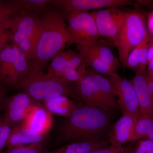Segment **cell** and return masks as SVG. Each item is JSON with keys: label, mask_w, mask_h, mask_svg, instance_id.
<instances>
[{"label": "cell", "mask_w": 153, "mask_h": 153, "mask_svg": "<svg viewBox=\"0 0 153 153\" xmlns=\"http://www.w3.org/2000/svg\"><path fill=\"white\" fill-rule=\"evenodd\" d=\"M63 16L57 9L44 10L36 32L34 57L31 61L35 68L43 71L67 45L74 44Z\"/></svg>", "instance_id": "1"}, {"label": "cell", "mask_w": 153, "mask_h": 153, "mask_svg": "<svg viewBox=\"0 0 153 153\" xmlns=\"http://www.w3.org/2000/svg\"><path fill=\"white\" fill-rule=\"evenodd\" d=\"M108 112L85 104L75 105L61 127L63 140L68 142L95 139L94 137L107 127Z\"/></svg>", "instance_id": "2"}, {"label": "cell", "mask_w": 153, "mask_h": 153, "mask_svg": "<svg viewBox=\"0 0 153 153\" xmlns=\"http://www.w3.org/2000/svg\"><path fill=\"white\" fill-rule=\"evenodd\" d=\"M17 86L21 92L39 102L60 96L80 100L76 83L63 82L31 64L27 73L19 79Z\"/></svg>", "instance_id": "3"}, {"label": "cell", "mask_w": 153, "mask_h": 153, "mask_svg": "<svg viewBox=\"0 0 153 153\" xmlns=\"http://www.w3.org/2000/svg\"><path fill=\"white\" fill-rule=\"evenodd\" d=\"M76 84L79 98L85 105L108 112L118 108L113 86L109 78L92 68L86 69Z\"/></svg>", "instance_id": "4"}, {"label": "cell", "mask_w": 153, "mask_h": 153, "mask_svg": "<svg viewBox=\"0 0 153 153\" xmlns=\"http://www.w3.org/2000/svg\"><path fill=\"white\" fill-rule=\"evenodd\" d=\"M41 17L37 12H20L7 22L11 43L22 51L28 60L34 57L35 38Z\"/></svg>", "instance_id": "5"}, {"label": "cell", "mask_w": 153, "mask_h": 153, "mask_svg": "<svg viewBox=\"0 0 153 153\" xmlns=\"http://www.w3.org/2000/svg\"><path fill=\"white\" fill-rule=\"evenodd\" d=\"M148 34L144 17L137 12H127L124 22L113 43L118 51L120 61L127 67L132 51Z\"/></svg>", "instance_id": "6"}, {"label": "cell", "mask_w": 153, "mask_h": 153, "mask_svg": "<svg viewBox=\"0 0 153 153\" xmlns=\"http://www.w3.org/2000/svg\"><path fill=\"white\" fill-rule=\"evenodd\" d=\"M31 65L25 54L12 43L0 53V82L4 86L17 85Z\"/></svg>", "instance_id": "7"}, {"label": "cell", "mask_w": 153, "mask_h": 153, "mask_svg": "<svg viewBox=\"0 0 153 153\" xmlns=\"http://www.w3.org/2000/svg\"><path fill=\"white\" fill-rule=\"evenodd\" d=\"M64 15L78 52H83L99 42L100 36L90 13L72 12Z\"/></svg>", "instance_id": "8"}, {"label": "cell", "mask_w": 153, "mask_h": 153, "mask_svg": "<svg viewBox=\"0 0 153 153\" xmlns=\"http://www.w3.org/2000/svg\"><path fill=\"white\" fill-rule=\"evenodd\" d=\"M38 105L40 102L22 92L6 97L2 106L4 110L3 118L11 128H13L22 125L30 111Z\"/></svg>", "instance_id": "9"}, {"label": "cell", "mask_w": 153, "mask_h": 153, "mask_svg": "<svg viewBox=\"0 0 153 153\" xmlns=\"http://www.w3.org/2000/svg\"><path fill=\"white\" fill-rule=\"evenodd\" d=\"M126 12L117 7L97 10L90 13L100 36L113 42L123 25Z\"/></svg>", "instance_id": "10"}, {"label": "cell", "mask_w": 153, "mask_h": 153, "mask_svg": "<svg viewBox=\"0 0 153 153\" xmlns=\"http://www.w3.org/2000/svg\"><path fill=\"white\" fill-rule=\"evenodd\" d=\"M112 83L119 108L123 114L139 115V104L134 88L131 80L121 77L117 73L108 76Z\"/></svg>", "instance_id": "11"}, {"label": "cell", "mask_w": 153, "mask_h": 153, "mask_svg": "<svg viewBox=\"0 0 153 153\" xmlns=\"http://www.w3.org/2000/svg\"><path fill=\"white\" fill-rule=\"evenodd\" d=\"M51 4L62 10L64 15L72 12H88L133 4L130 0H54ZM50 3V4H51Z\"/></svg>", "instance_id": "12"}, {"label": "cell", "mask_w": 153, "mask_h": 153, "mask_svg": "<svg viewBox=\"0 0 153 153\" xmlns=\"http://www.w3.org/2000/svg\"><path fill=\"white\" fill-rule=\"evenodd\" d=\"M84 63V57L79 52L70 49L63 50L56 55L48 65L47 74L59 79L66 72L78 69Z\"/></svg>", "instance_id": "13"}, {"label": "cell", "mask_w": 153, "mask_h": 153, "mask_svg": "<svg viewBox=\"0 0 153 153\" xmlns=\"http://www.w3.org/2000/svg\"><path fill=\"white\" fill-rule=\"evenodd\" d=\"M138 115L124 113L114 123L109 136L111 145L122 146L131 141L137 117Z\"/></svg>", "instance_id": "14"}, {"label": "cell", "mask_w": 153, "mask_h": 153, "mask_svg": "<svg viewBox=\"0 0 153 153\" xmlns=\"http://www.w3.org/2000/svg\"><path fill=\"white\" fill-rule=\"evenodd\" d=\"M52 123L51 113L38 105L30 111L22 124L33 133L44 135L50 130Z\"/></svg>", "instance_id": "15"}, {"label": "cell", "mask_w": 153, "mask_h": 153, "mask_svg": "<svg viewBox=\"0 0 153 153\" xmlns=\"http://www.w3.org/2000/svg\"><path fill=\"white\" fill-rule=\"evenodd\" d=\"M147 74L137 73L131 81L133 84L139 104L140 114H153V100L148 91Z\"/></svg>", "instance_id": "16"}, {"label": "cell", "mask_w": 153, "mask_h": 153, "mask_svg": "<svg viewBox=\"0 0 153 153\" xmlns=\"http://www.w3.org/2000/svg\"><path fill=\"white\" fill-rule=\"evenodd\" d=\"M46 135L33 133L23 124L11 128L6 147L17 145H29L46 142Z\"/></svg>", "instance_id": "17"}, {"label": "cell", "mask_w": 153, "mask_h": 153, "mask_svg": "<svg viewBox=\"0 0 153 153\" xmlns=\"http://www.w3.org/2000/svg\"><path fill=\"white\" fill-rule=\"evenodd\" d=\"M109 142L97 139L71 143L57 149L44 153H89L108 146Z\"/></svg>", "instance_id": "18"}, {"label": "cell", "mask_w": 153, "mask_h": 153, "mask_svg": "<svg viewBox=\"0 0 153 153\" xmlns=\"http://www.w3.org/2000/svg\"><path fill=\"white\" fill-rule=\"evenodd\" d=\"M44 103L49 112L66 117L69 116L75 105L68 97L64 96L51 99Z\"/></svg>", "instance_id": "19"}, {"label": "cell", "mask_w": 153, "mask_h": 153, "mask_svg": "<svg viewBox=\"0 0 153 153\" xmlns=\"http://www.w3.org/2000/svg\"><path fill=\"white\" fill-rule=\"evenodd\" d=\"M24 11H27L26 0H0V25Z\"/></svg>", "instance_id": "20"}, {"label": "cell", "mask_w": 153, "mask_h": 153, "mask_svg": "<svg viewBox=\"0 0 153 153\" xmlns=\"http://www.w3.org/2000/svg\"><path fill=\"white\" fill-rule=\"evenodd\" d=\"M85 53L95 55L116 69H117L120 66L119 60L113 55L111 49L99 42L80 53L82 54Z\"/></svg>", "instance_id": "21"}, {"label": "cell", "mask_w": 153, "mask_h": 153, "mask_svg": "<svg viewBox=\"0 0 153 153\" xmlns=\"http://www.w3.org/2000/svg\"><path fill=\"white\" fill-rule=\"evenodd\" d=\"M153 124V114H140L137 117L131 141L146 138Z\"/></svg>", "instance_id": "22"}, {"label": "cell", "mask_w": 153, "mask_h": 153, "mask_svg": "<svg viewBox=\"0 0 153 153\" xmlns=\"http://www.w3.org/2000/svg\"><path fill=\"white\" fill-rule=\"evenodd\" d=\"M81 55L84 57L87 66H91L92 69L99 74L110 76L117 73V69L108 65L95 55L88 53H83Z\"/></svg>", "instance_id": "23"}, {"label": "cell", "mask_w": 153, "mask_h": 153, "mask_svg": "<svg viewBox=\"0 0 153 153\" xmlns=\"http://www.w3.org/2000/svg\"><path fill=\"white\" fill-rule=\"evenodd\" d=\"M46 142L29 145H17L8 147L3 153H44Z\"/></svg>", "instance_id": "24"}, {"label": "cell", "mask_w": 153, "mask_h": 153, "mask_svg": "<svg viewBox=\"0 0 153 153\" xmlns=\"http://www.w3.org/2000/svg\"><path fill=\"white\" fill-rule=\"evenodd\" d=\"M142 42L132 51L128 59L127 67L137 72L139 70L140 65V52Z\"/></svg>", "instance_id": "25"}, {"label": "cell", "mask_w": 153, "mask_h": 153, "mask_svg": "<svg viewBox=\"0 0 153 153\" xmlns=\"http://www.w3.org/2000/svg\"><path fill=\"white\" fill-rule=\"evenodd\" d=\"M150 38L149 34L145 37L142 42L140 52V65L139 70L137 73L144 71L146 65H147V53L148 49L149 48ZM136 73V74H137Z\"/></svg>", "instance_id": "26"}, {"label": "cell", "mask_w": 153, "mask_h": 153, "mask_svg": "<svg viewBox=\"0 0 153 153\" xmlns=\"http://www.w3.org/2000/svg\"><path fill=\"white\" fill-rule=\"evenodd\" d=\"M11 130V128L6 123L3 116L0 117V153H1L3 148L6 147Z\"/></svg>", "instance_id": "27"}, {"label": "cell", "mask_w": 153, "mask_h": 153, "mask_svg": "<svg viewBox=\"0 0 153 153\" xmlns=\"http://www.w3.org/2000/svg\"><path fill=\"white\" fill-rule=\"evenodd\" d=\"M133 153H153V141L146 139L139 140L133 148Z\"/></svg>", "instance_id": "28"}, {"label": "cell", "mask_w": 153, "mask_h": 153, "mask_svg": "<svg viewBox=\"0 0 153 153\" xmlns=\"http://www.w3.org/2000/svg\"><path fill=\"white\" fill-rule=\"evenodd\" d=\"M11 43L10 35L7 22L0 25V53L6 45Z\"/></svg>", "instance_id": "29"}, {"label": "cell", "mask_w": 153, "mask_h": 153, "mask_svg": "<svg viewBox=\"0 0 153 153\" xmlns=\"http://www.w3.org/2000/svg\"><path fill=\"white\" fill-rule=\"evenodd\" d=\"M126 148L123 146L110 145L105 147L92 151L89 153H122Z\"/></svg>", "instance_id": "30"}, {"label": "cell", "mask_w": 153, "mask_h": 153, "mask_svg": "<svg viewBox=\"0 0 153 153\" xmlns=\"http://www.w3.org/2000/svg\"><path fill=\"white\" fill-rule=\"evenodd\" d=\"M148 91L153 100V72L149 71L147 77Z\"/></svg>", "instance_id": "31"}, {"label": "cell", "mask_w": 153, "mask_h": 153, "mask_svg": "<svg viewBox=\"0 0 153 153\" xmlns=\"http://www.w3.org/2000/svg\"><path fill=\"white\" fill-rule=\"evenodd\" d=\"M6 90L4 85L0 82V109L2 108L3 103L6 98Z\"/></svg>", "instance_id": "32"}, {"label": "cell", "mask_w": 153, "mask_h": 153, "mask_svg": "<svg viewBox=\"0 0 153 153\" xmlns=\"http://www.w3.org/2000/svg\"><path fill=\"white\" fill-rule=\"evenodd\" d=\"M148 26L150 32L153 34V12L149 15V16Z\"/></svg>", "instance_id": "33"}, {"label": "cell", "mask_w": 153, "mask_h": 153, "mask_svg": "<svg viewBox=\"0 0 153 153\" xmlns=\"http://www.w3.org/2000/svg\"><path fill=\"white\" fill-rule=\"evenodd\" d=\"M153 58V44L148 49L147 53V64Z\"/></svg>", "instance_id": "34"}, {"label": "cell", "mask_w": 153, "mask_h": 153, "mask_svg": "<svg viewBox=\"0 0 153 153\" xmlns=\"http://www.w3.org/2000/svg\"><path fill=\"white\" fill-rule=\"evenodd\" d=\"M146 139L153 141V124L152 128H151V129L150 130L149 133L146 137Z\"/></svg>", "instance_id": "35"}, {"label": "cell", "mask_w": 153, "mask_h": 153, "mask_svg": "<svg viewBox=\"0 0 153 153\" xmlns=\"http://www.w3.org/2000/svg\"><path fill=\"white\" fill-rule=\"evenodd\" d=\"M149 66V71L153 72V58L148 64Z\"/></svg>", "instance_id": "36"}, {"label": "cell", "mask_w": 153, "mask_h": 153, "mask_svg": "<svg viewBox=\"0 0 153 153\" xmlns=\"http://www.w3.org/2000/svg\"><path fill=\"white\" fill-rule=\"evenodd\" d=\"M133 148H126L125 149L122 153H133Z\"/></svg>", "instance_id": "37"}, {"label": "cell", "mask_w": 153, "mask_h": 153, "mask_svg": "<svg viewBox=\"0 0 153 153\" xmlns=\"http://www.w3.org/2000/svg\"></svg>", "instance_id": "38"}]
</instances>
